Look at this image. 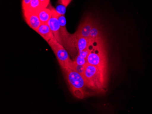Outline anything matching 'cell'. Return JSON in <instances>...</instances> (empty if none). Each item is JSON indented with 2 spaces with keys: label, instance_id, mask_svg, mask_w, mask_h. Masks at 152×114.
Instances as JSON below:
<instances>
[{
  "label": "cell",
  "instance_id": "6da1fadb",
  "mask_svg": "<svg viewBox=\"0 0 152 114\" xmlns=\"http://www.w3.org/2000/svg\"><path fill=\"white\" fill-rule=\"evenodd\" d=\"M87 87L97 91H104L107 81V68L87 64L83 74Z\"/></svg>",
  "mask_w": 152,
  "mask_h": 114
},
{
  "label": "cell",
  "instance_id": "7a4b0ae2",
  "mask_svg": "<svg viewBox=\"0 0 152 114\" xmlns=\"http://www.w3.org/2000/svg\"><path fill=\"white\" fill-rule=\"evenodd\" d=\"M88 48L89 53L87 58L88 63L95 66L107 68V55L102 38L91 40Z\"/></svg>",
  "mask_w": 152,
  "mask_h": 114
},
{
  "label": "cell",
  "instance_id": "3957f363",
  "mask_svg": "<svg viewBox=\"0 0 152 114\" xmlns=\"http://www.w3.org/2000/svg\"><path fill=\"white\" fill-rule=\"evenodd\" d=\"M64 71L73 95L78 98H83L85 96L84 89L87 87V85L83 75L72 69Z\"/></svg>",
  "mask_w": 152,
  "mask_h": 114
},
{
  "label": "cell",
  "instance_id": "277c9868",
  "mask_svg": "<svg viewBox=\"0 0 152 114\" xmlns=\"http://www.w3.org/2000/svg\"><path fill=\"white\" fill-rule=\"evenodd\" d=\"M48 43L57 57L58 62L63 70L65 71L72 69L73 62L71 60L67 51L63 46V45L58 42L54 36Z\"/></svg>",
  "mask_w": 152,
  "mask_h": 114
},
{
  "label": "cell",
  "instance_id": "5b68a950",
  "mask_svg": "<svg viewBox=\"0 0 152 114\" xmlns=\"http://www.w3.org/2000/svg\"><path fill=\"white\" fill-rule=\"evenodd\" d=\"M58 20L61 26V36L63 45L68 48H74L75 46V38L74 35H71L67 32L66 29V19L65 17L60 15Z\"/></svg>",
  "mask_w": 152,
  "mask_h": 114
},
{
  "label": "cell",
  "instance_id": "8992f818",
  "mask_svg": "<svg viewBox=\"0 0 152 114\" xmlns=\"http://www.w3.org/2000/svg\"><path fill=\"white\" fill-rule=\"evenodd\" d=\"M50 8L52 10V16L48 22V24L50 27L56 40L58 42L63 45L61 36L60 24L58 20V17L60 15L56 12L55 9H54L52 7H51Z\"/></svg>",
  "mask_w": 152,
  "mask_h": 114
},
{
  "label": "cell",
  "instance_id": "52a82bcc",
  "mask_svg": "<svg viewBox=\"0 0 152 114\" xmlns=\"http://www.w3.org/2000/svg\"><path fill=\"white\" fill-rule=\"evenodd\" d=\"M94 22L91 17H87L80 24L78 29L73 34L74 37H84L89 38Z\"/></svg>",
  "mask_w": 152,
  "mask_h": 114
},
{
  "label": "cell",
  "instance_id": "ba28073f",
  "mask_svg": "<svg viewBox=\"0 0 152 114\" xmlns=\"http://www.w3.org/2000/svg\"><path fill=\"white\" fill-rule=\"evenodd\" d=\"M23 13L26 23L31 28L36 31L42 24L37 13L23 11Z\"/></svg>",
  "mask_w": 152,
  "mask_h": 114
},
{
  "label": "cell",
  "instance_id": "9c48e42d",
  "mask_svg": "<svg viewBox=\"0 0 152 114\" xmlns=\"http://www.w3.org/2000/svg\"><path fill=\"white\" fill-rule=\"evenodd\" d=\"M36 31L48 42L54 36L53 32L48 24H41Z\"/></svg>",
  "mask_w": 152,
  "mask_h": 114
},
{
  "label": "cell",
  "instance_id": "30bf717a",
  "mask_svg": "<svg viewBox=\"0 0 152 114\" xmlns=\"http://www.w3.org/2000/svg\"><path fill=\"white\" fill-rule=\"evenodd\" d=\"M75 46L78 52L84 51L88 49L91 43V40L84 37H74Z\"/></svg>",
  "mask_w": 152,
  "mask_h": 114
},
{
  "label": "cell",
  "instance_id": "8fae6325",
  "mask_svg": "<svg viewBox=\"0 0 152 114\" xmlns=\"http://www.w3.org/2000/svg\"><path fill=\"white\" fill-rule=\"evenodd\" d=\"M43 8L45 7L39 0H32L30 3L23 10L26 12L37 13Z\"/></svg>",
  "mask_w": 152,
  "mask_h": 114
},
{
  "label": "cell",
  "instance_id": "7c38bea8",
  "mask_svg": "<svg viewBox=\"0 0 152 114\" xmlns=\"http://www.w3.org/2000/svg\"><path fill=\"white\" fill-rule=\"evenodd\" d=\"M42 23L48 24L52 16V10L50 8H45L37 13Z\"/></svg>",
  "mask_w": 152,
  "mask_h": 114
},
{
  "label": "cell",
  "instance_id": "4fadbf2b",
  "mask_svg": "<svg viewBox=\"0 0 152 114\" xmlns=\"http://www.w3.org/2000/svg\"><path fill=\"white\" fill-rule=\"evenodd\" d=\"M102 37L101 31L99 26L96 23L94 22L93 28L91 30L89 39L91 40H96Z\"/></svg>",
  "mask_w": 152,
  "mask_h": 114
},
{
  "label": "cell",
  "instance_id": "5bb4252c",
  "mask_svg": "<svg viewBox=\"0 0 152 114\" xmlns=\"http://www.w3.org/2000/svg\"><path fill=\"white\" fill-rule=\"evenodd\" d=\"M75 63L77 64L80 65H86L88 64L87 59L83 57L82 56L78 54L76 57L74 62Z\"/></svg>",
  "mask_w": 152,
  "mask_h": 114
},
{
  "label": "cell",
  "instance_id": "9a60e30c",
  "mask_svg": "<svg viewBox=\"0 0 152 114\" xmlns=\"http://www.w3.org/2000/svg\"><path fill=\"white\" fill-rule=\"evenodd\" d=\"M85 65H80L77 64L73 62L72 65V69L79 73L80 74L83 75L85 70Z\"/></svg>",
  "mask_w": 152,
  "mask_h": 114
},
{
  "label": "cell",
  "instance_id": "2e32d148",
  "mask_svg": "<svg viewBox=\"0 0 152 114\" xmlns=\"http://www.w3.org/2000/svg\"><path fill=\"white\" fill-rule=\"evenodd\" d=\"M55 10L59 15L64 16L66 11V7L64 5L59 4L56 7Z\"/></svg>",
  "mask_w": 152,
  "mask_h": 114
},
{
  "label": "cell",
  "instance_id": "e0dca14e",
  "mask_svg": "<svg viewBox=\"0 0 152 114\" xmlns=\"http://www.w3.org/2000/svg\"><path fill=\"white\" fill-rule=\"evenodd\" d=\"M72 0H58V3L59 4H61L67 7L69 5Z\"/></svg>",
  "mask_w": 152,
  "mask_h": 114
},
{
  "label": "cell",
  "instance_id": "ac0fdd59",
  "mask_svg": "<svg viewBox=\"0 0 152 114\" xmlns=\"http://www.w3.org/2000/svg\"><path fill=\"white\" fill-rule=\"evenodd\" d=\"M45 8H48L50 5V0H39Z\"/></svg>",
  "mask_w": 152,
  "mask_h": 114
},
{
  "label": "cell",
  "instance_id": "d6986e66",
  "mask_svg": "<svg viewBox=\"0 0 152 114\" xmlns=\"http://www.w3.org/2000/svg\"><path fill=\"white\" fill-rule=\"evenodd\" d=\"M32 0H22V8L23 9L26 7L28 5Z\"/></svg>",
  "mask_w": 152,
  "mask_h": 114
}]
</instances>
